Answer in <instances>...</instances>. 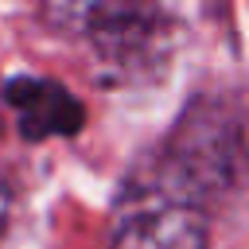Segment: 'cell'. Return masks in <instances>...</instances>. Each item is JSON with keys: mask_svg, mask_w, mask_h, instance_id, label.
I'll return each mask as SVG.
<instances>
[{"mask_svg": "<svg viewBox=\"0 0 249 249\" xmlns=\"http://www.w3.org/2000/svg\"><path fill=\"white\" fill-rule=\"evenodd\" d=\"M12 101L19 105L23 128H27L31 136L70 132V128H78V121H82L78 101H74L66 89L51 86V82H19V86H12Z\"/></svg>", "mask_w": 249, "mask_h": 249, "instance_id": "cell-2", "label": "cell"}, {"mask_svg": "<svg viewBox=\"0 0 249 249\" xmlns=\"http://www.w3.org/2000/svg\"><path fill=\"white\" fill-rule=\"evenodd\" d=\"M109 249H206V210L187 183H136L113 222Z\"/></svg>", "mask_w": 249, "mask_h": 249, "instance_id": "cell-1", "label": "cell"}, {"mask_svg": "<svg viewBox=\"0 0 249 249\" xmlns=\"http://www.w3.org/2000/svg\"><path fill=\"white\" fill-rule=\"evenodd\" d=\"M4 218H8V191H4V183H0V230H4Z\"/></svg>", "mask_w": 249, "mask_h": 249, "instance_id": "cell-3", "label": "cell"}]
</instances>
